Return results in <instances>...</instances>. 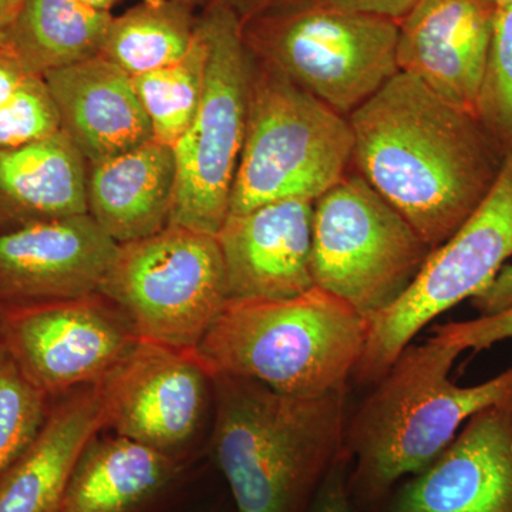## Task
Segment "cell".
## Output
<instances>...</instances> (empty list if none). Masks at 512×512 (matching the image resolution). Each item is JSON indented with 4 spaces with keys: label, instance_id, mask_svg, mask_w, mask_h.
<instances>
[{
    "label": "cell",
    "instance_id": "1",
    "mask_svg": "<svg viewBox=\"0 0 512 512\" xmlns=\"http://www.w3.org/2000/svg\"><path fill=\"white\" fill-rule=\"evenodd\" d=\"M352 170L439 248L480 207L504 156L476 114L399 72L348 117Z\"/></svg>",
    "mask_w": 512,
    "mask_h": 512
},
{
    "label": "cell",
    "instance_id": "2",
    "mask_svg": "<svg viewBox=\"0 0 512 512\" xmlns=\"http://www.w3.org/2000/svg\"><path fill=\"white\" fill-rule=\"evenodd\" d=\"M212 448L237 512H306L345 454V389L275 392L255 380L211 376Z\"/></svg>",
    "mask_w": 512,
    "mask_h": 512
},
{
    "label": "cell",
    "instance_id": "3",
    "mask_svg": "<svg viewBox=\"0 0 512 512\" xmlns=\"http://www.w3.org/2000/svg\"><path fill=\"white\" fill-rule=\"evenodd\" d=\"M461 352L430 338L410 343L346 421L355 507H376L404 478L429 467L473 414L512 400V365L476 386L451 382Z\"/></svg>",
    "mask_w": 512,
    "mask_h": 512
},
{
    "label": "cell",
    "instance_id": "4",
    "mask_svg": "<svg viewBox=\"0 0 512 512\" xmlns=\"http://www.w3.org/2000/svg\"><path fill=\"white\" fill-rule=\"evenodd\" d=\"M370 318L319 286L286 299L227 302L194 355L208 375L244 377L291 396L345 389Z\"/></svg>",
    "mask_w": 512,
    "mask_h": 512
},
{
    "label": "cell",
    "instance_id": "5",
    "mask_svg": "<svg viewBox=\"0 0 512 512\" xmlns=\"http://www.w3.org/2000/svg\"><path fill=\"white\" fill-rule=\"evenodd\" d=\"M352 156L348 117L251 55L229 215L289 198L316 201L352 170Z\"/></svg>",
    "mask_w": 512,
    "mask_h": 512
},
{
    "label": "cell",
    "instance_id": "6",
    "mask_svg": "<svg viewBox=\"0 0 512 512\" xmlns=\"http://www.w3.org/2000/svg\"><path fill=\"white\" fill-rule=\"evenodd\" d=\"M255 59L349 117L399 73L393 20L303 0L241 22Z\"/></svg>",
    "mask_w": 512,
    "mask_h": 512
},
{
    "label": "cell",
    "instance_id": "7",
    "mask_svg": "<svg viewBox=\"0 0 512 512\" xmlns=\"http://www.w3.org/2000/svg\"><path fill=\"white\" fill-rule=\"evenodd\" d=\"M198 25L208 47L204 92L190 127L173 146L177 192L170 225L217 237L244 146L251 53L241 20L221 0L201 10Z\"/></svg>",
    "mask_w": 512,
    "mask_h": 512
},
{
    "label": "cell",
    "instance_id": "8",
    "mask_svg": "<svg viewBox=\"0 0 512 512\" xmlns=\"http://www.w3.org/2000/svg\"><path fill=\"white\" fill-rule=\"evenodd\" d=\"M431 251L356 171L315 201L313 282L367 318L390 308L409 289Z\"/></svg>",
    "mask_w": 512,
    "mask_h": 512
},
{
    "label": "cell",
    "instance_id": "9",
    "mask_svg": "<svg viewBox=\"0 0 512 512\" xmlns=\"http://www.w3.org/2000/svg\"><path fill=\"white\" fill-rule=\"evenodd\" d=\"M99 293L141 340L194 352L228 302L217 237L168 225L120 245Z\"/></svg>",
    "mask_w": 512,
    "mask_h": 512
},
{
    "label": "cell",
    "instance_id": "10",
    "mask_svg": "<svg viewBox=\"0 0 512 512\" xmlns=\"http://www.w3.org/2000/svg\"><path fill=\"white\" fill-rule=\"evenodd\" d=\"M511 259L512 154L480 207L431 251L409 289L370 318L366 349L353 373L357 382H379L424 326L483 292Z\"/></svg>",
    "mask_w": 512,
    "mask_h": 512
},
{
    "label": "cell",
    "instance_id": "11",
    "mask_svg": "<svg viewBox=\"0 0 512 512\" xmlns=\"http://www.w3.org/2000/svg\"><path fill=\"white\" fill-rule=\"evenodd\" d=\"M140 340L100 293L0 305V346L49 397L99 383Z\"/></svg>",
    "mask_w": 512,
    "mask_h": 512
},
{
    "label": "cell",
    "instance_id": "12",
    "mask_svg": "<svg viewBox=\"0 0 512 512\" xmlns=\"http://www.w3.org/2000/svg\"><path fill=\"white\" fill-rule=\"evenodd\" d=\"M94 386L104 429L174 454L200 427L211 377L194 352L140 340Z\"/></svg>",
    "mask_w": 512,
    "mask_h": 512
},
{
    "label": "cell",
    "instance_id": "13",
    "mask_svg": "<svg viewBox=\"0 0 512 512\" xmlns=\"http://www.w3.org/2000/svg\"><path fill=\"white\" fill-rule=\"evenodd\" d=\"M376 512H512V400L470 417L429 467Z\"/></svg>",
    "mask_w": 512,
    "mask_h": 512
},
{
    "label": "cell",
    "instance_id": "14",
    "mask_svg": "<svg viewBox=\"0 0 512 512\" xmlns=\"http://www.w3.org/2000/svg\"><path fill=\"white\" fill-rule=\"evenodd\" d=\"M119 249L89 212L0 232V305L96 295Z\"/></svg>",
    "mask_w": 512,
    "mask_h": 512
},
{
    "label": "cell",
    "instance_id": "15",
    "mask_svg": "<svg viewBox=\"0 0 512 512\" xmlns=\"http://www.w3.org/2000/svg\"><path fill=\"white\" fill-rule=\"evenodd\" d=\"M313 207L289 198L228 215L217 234L228 302L293 298L315 286Z\"/></svg>",
    "mask_w": 512,
    "mask_h": 512
},
{
    "label": "cell",
    "instance_id": "16",
    "mask_svg": "<svg viewBox=\"0 0 512 512\" xmlns=\"http://www.w3.org/2000/svg\"><path fill=\"white\" fill-rule=\"evenodd\" d=\"M497 10L491 0H421L397 23L399 72L477 116Z\"/></svg>",
    "mask_w": 512,
    "mask_h": 512
},
{
    "label": "cell",
    "instance_id": "17",
    "mask_svg": "<svg viewBox=\"0 0 512 512\" xmlns=\"http://www.w3.org/2000/svg\"><path fill=\"white\" fill-rule=\"evenodd\" d=\"M43 79L55 99L63 133L87 164L153 140L133 77L103 56L47 73Z\"/></svg>",
    "mask_w": 512,
    "mask_h": 512
},
{
    "label": "cell",
    "instance_id": "18",
    "mask_svg": "<svg viewBox=\"0 0 512 512\" xmlns=\"http://www.w3.org/2000/svg\"><path fill=\"white\" fill-rule=\"evenodd\" d=\"M175 192L174 147L154 138L110 160L87 164V212L119 245L167 228Z\"/></svg>",
    "mask_w": 512,
    "mask_h": 512
},
{
    "label": "cell",
    "instance_id": "19",
    "mask_svg": "<svg viewBox=\"0 0 512 512\" xmlns=\"http://www.w3.org/2000/svg\"><path fill=\"white\" fill-rule=\"evenodd\" d=\"M32 444L0 474V512H59L84 447L104 429L96 386L63 394Z\"/></svg>",
    "mask_w": 512,
    "mask_h": 512
},
{
    "label": "cell",
    "instance_id": "20",
    "mask_svg": "<svg viewBox=\"0 0 512 512\" xmlns=\"http://www.w3.org/2000/svg\"><path fill=\"white\" fill-rule=\"evenodd\" d=\"M87 214V161L63 133L0 150V232Z\"/></svg>",
    "mask_w": 512,
    "mask_h": 512
},
{
    "label": "cell",
    "instance_id": "21",
    "mask_svg": "<svg viewBox=\"0 0 512 512\" xmlns=\"http://www.w3.org/2000/svg\"><path fill=\"white\" fill-rule=\"evenodd\" d=\"M180 470L174 454L119 434H97L73 468L59 512H140Z\"/></svg>",
    "mask_w": 512,
    "mask_h": 512
},
{
    "label": "cell",
    "instance_id": "22",
    "mask_svg": "<svg viewBox=\"0 0 512 512\" xmlns=\"http://www.w3.org/2000/svg\"><path fill=\"white\" fill-rule=\"evenodd\" d=\"M111 18L76 0H25L0 46L30 76H45L100 56Z\"/></svg>",
    "mask_w": 512,
    "mask_h": 512
},
{
    "label": "cell",
    "instance_id": "23",
    "mask_svg": "<svg viewBox=\"0 0 512 512\" xmlns=\"http://www.w3.org/2000/svg\"><path fill=\"white\" fill-rule=\"evenodd\" d=\"M198 15L177 0H141L113 15L101 55L131 77L161 69L187 55Z\"/></svg>",
    "mask_w": 512,
    "mask_h": 512
},
{
    "label": "cell",
    "instance_id": "24",
    "mask_svg": "<svg viewBox=\"0 0 512 512\" xmlns=\"http://www.w3.org/2000/svg\"><path fill=\"white\" fill-rule=\"evenodd\" d=\"M207 40L197 22L191 49L173 64L133 77L154 140L174 146L194 120L204 92Z\"/></svg>",
    "mask_w": 512,
    "mask_h": 512
},
{
    "label": "cell",
    "instance_id": "25",
    "mask_svg": "<svg viewBox=\"0 0 512 512\" xmlns=\"http://www.w3.org/2000/svg\"><path fill=\"white\" fill-rule=\"evenodd\" d=\"M49 400L0 346V474L42 430Z\"/></svg>",
    "mask_w": 512,
    "mask_h": 512
},
{
    "label": "cell",
    "instance_id": "26",
    "mask_svg": "<svg viewBox=\"0 0 512 512\" xmlns=\"http://www.w3.org/2000/svg\"><path fill=\"white\" fill-rule=\"evenodd\" d=\"M477 117L503 156L512 154V3L497 10Z\"/></svg>",
    "mask_w": 512,
    "mask_h": 512
},
{
    "label": "cell",
    "instance_id": "27",
    "mask_svg": "<svg viewBox=\"0 0 512 512\" xmlns=\"http://www.w3.org/2000/svg\"><path fill=\"white\" fill-rule=\"evenodd\" d=\"M62 130L43 76H29L0 106V150L28 146Z\"/></svg>",
    "mask_w": 512,
    "mask_h": 512
},
{
    "label": "cell",
    "instance_id": "28",
    "mask_svg": "<svg viewBox=\"0 0 512 512\" xmlns=\"http://www.w3.org/2000/svg\"><path fill=\"white\" fill-rule=\"evenodd\" d=\"M431 338L444 345L453 346L458 352L491 348L504 340L512 339V309L480 316L466 322H450L434 326Z\"/></svg>",
    "mask_w": 512,
    "mask_h": 512
},
{
    "label": "cell",
    "instance_id": "29",
    "mask_svg": "<svg viewBox=\"0 0 512 512\" xmlns=\"http://www.w3.org/2000/svg\"><path fill=\"white\" fill-rule=\"evenodd\" d=\"M349 467V457L343 454L330 468L306 512H357L349 494Z\"/></svg>",
    "mask_w": 512,
    "mask_h": 512
},
{
    "label": "cell",
    "instance_id": "30",
    "mask_svg": "<svg viewBox=\"0 0 512 512\" xmlns=\"http://www.w3.org/2000/svg\"><path fill=\"white\" fill-rule=\"evenodd\" d=\"M320 5L366 13L399 23L421 0H315Z\"/></svg>",
    "mask_w": 512,
    "mask_h": 512
},
{
    "label": "cell",
    "instance_id": "31",
    "mask_svg": "<svg viewBox=\"0 0 512 512\" xmlns=\"http://www.w3.org/2000/svg\"><path fill=\"white\" fill-rule=\"evenodd\" d=\"M471 303L480 316L512 309V264L505 265L490 286L474 296Z\"/></svg>",
    "mask_w": 512,
    "mask_h": 512
},
{
    "label": "cell",
    "instance_id": "32",
    "mask_svg": "<svg viewBox=\"0 0 512 512\" xmlns=\"http://www.w3.org/2000/svg\"><path fill=\"white\" fill-rule=\"evenodd\" d=\"M30 74L23 70L18 60L0 46V106L18 90Z\"/></svg>",
    "mask_w": 512,
    "mask_h": 512
},
{
    "label": "cell",
    "instance_id": "33",
    "mask_svg": "<svg viewBox=\"0 0 512 512\" xmlns=\"http://www.w3.org/2000/svg\"><path fill=\"white\" fill-rule=\"evenodd\" d=\"M228 6L241 22L268 12V10L303 2V0H221Z\"/></svg>",
    "mask_w": 512,
    "mask_h": 512
},
{
    "label": "cell",
    "instance_id": "34",
    "mask_svg": "<svg viewBox=\"0 0 512 512\" xmlns=\"http://www.w3.org/2000/svg\"><path fill=\"white\" fill-rule=\"evenodd\" d=\"M23 3L25 0H0V33L15 19Z\"/></svg>",
    "mask_w": 512,
    "mask_h": 512
},
{
    "label": "cell",
    "instance_id": "35",
    "mask_svg": "<svg viewBox=\"0 0 512 512\" xmlns=\"http://www.w3.org/2000/svg\"><path fill=\"white\" fill-rule=\"evenodd\" d=\"M76 2L82 3L87 8L100 10V12L113 13V9L116 8L120 0H76Z\"/></svg>",
    "mask_w": 512,
    "mask_h": 512
},
{
    "label": "cell",
    "instance_id": "36",
    "mask_svg": "<svg viewBox=\"0 0 512 512\" xmlns=\"http://www.w3.org/2000/svg\"><path fill=\"white\" fill-rule=\"evenodd\" d=\"M177 2L183 3V5L194 10H204L208 5H211L214 0H177Z\"/></svg>",
    "mask_w": 512,
    "mask_h": 512
},
{
    "label": "cell",
    "instance_id": "37",
    "mask_svg": "<svg viewBox=\"0 0 512 512\" xmlns=\"http://www.w3.org/2000/svg\"><path fill=\"white\" fill-rule=\"evenodd\" d=\"M491 3L497 9L505 8V6L511 5L512 0H491Z\"/></svg>",
    "mask_w": 512,
    "mask_h": 512
}]
</instances>
